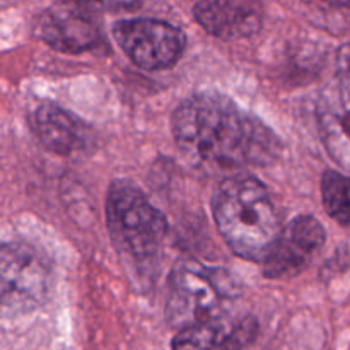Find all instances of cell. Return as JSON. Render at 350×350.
<instances>
[{
	"label": "cell",
	"instance_id": "cell-1",
	"mask_svg": "<svg viewBox=\"0 0 350 350\" xmlns=\"http://www.w3.org/2000/svg\"><path fill=\"white\" fill-rule=\"evenodd\" d=\"M171 126L178 149L205 170L269 166L282 152L273 130L221 92L188 96Z\"/></svg>",
	"mask_w": 350,
	"mask_h": 350
},
{
	"label": "cell",
	"instance_id": "cell-4",
	"mask_svg": "<svg viewBox=\"0 0 350 350\" xmlns=\"http://www.w3.org/2000/svg\"><path fill=\"white\" fill-rule=\"evenodd\" d=\"M109 236L123 256L135 263L157 258L167 236V221L147 195L130 181L116 180L106 197Z\"/></svg>",
	"mask_w": 350,
	"mask_h": 350
},
{
	"label": "cell",
	"instance_id": "cell-7",
	"mask_svg": "<svg viewBox=\"0 0 350 350\" xmlns=\"http://www.w3.org/2000/svg\"><path fill=\"white\" fill-rule=\"evenodd\" d=\"M325 229L313 215H297L280 232L263 265L267 279H291L310 267L325 245Z\"/></svg>",
	"mask_w": 350,
	"mask_h": 350
},
{
	"label": "cell",
	"instance_id": "cell-10",
	"mask_svg": "<svg viewBox=\"0 0 350 350\" xmlns=\"http://www.w3.org/2000/svg\"><path fill=\"white\" fill-rule=\"evenodd\" d=\"M258 337V323L253 317L232 313L180 330L173 350H250Z\"/></svg>",
	"mask_w": 350,
	"mask_h": 350
},
{
	"label": "cell",
	"instance_id": "cell-11",
	"mask_svg": "<svg viewBox=\"0 0 350 350\" xmlns=\"http://www.w3.org/2000/svg\"><path fill=\"white\" fill-rule=\"evenodd\" d=\"M31 129L38 140L58 156L79 152L91 140L88 125L55 103L44 101L31 115Z\"/></svg>",
	"mask_w": 350,
	"mask_h": 350
},
{
	"label": "cell",
	"instance_id": "cell-8",
	"mask_svg": "<svg viewBox=\"0 0 350 350\" xmlns=\"http://www.w3.org/2000/svg\"><path fill=\"white\" fill-rule=\"evenodd\" d=\"M36 33L48 46L74 55L96 50L103 41L94 14L82 2L60 3L48 9L38 19Z\"/></svg>",
	"mask_w": 350,
	"mask_h": 350
},
{
	"label": "cell",
	"instance_id": "cell-2",
	"mask_svg": "<svg viewBox=\"0 0 350 350\" xmlns=\"http://www.w3.org/2000/svg\"><path fill=\"white\" fill-rule=\"evenodd\" d=\"M212 214L229 248L250 262H265L284 229L269 188L253 174L222 180L212 197Z\"/></svg>",
	"mask_w": 350,
	"mask_h": 350
},
{
	"label": "cell",
	"instance_id": "cell-12",
	"mask_svg": "<svg viewBox=\"0 0 350 350\" xmlns=\"http://www.w3.org/2000/svg\"><path fill=\"white\" fill-rule=\"evenodd\" d=\"M193 14L208 34L226 41L248 38L262 27L258 10L234 0H200Z\"/></svg>",
	"mask_w": 350,
	"mask_h": 350
},
{
	"label": "cell",
	"instance_id": "cell-6",
	"mask_svg": "<svg viewBox=\"0 0 350 350\" xmlns=\"http://www.w3.org/2000/svg\"><path fill=\"white\" fill-rule=\"evenodd\" d=\"M118 46L144 70H163L176 64L187 46L183 31L166 21L125 19L113 27Z\"/></svg>",
	"mask_w": 350,
	"mask_h": 350
},
{
	"label": "cell",
	"instance_id": "cell-13",
	"mask_svg": "<svg viewBox=\"0 0 350 350\" xmlns=\"http://www.w3.org/2000/svg\"><path fill=\"white\" fill-rule=\"evenodd\" d=\"M321 198L325 211L338 224L350 226V176L328 170L321 176Z\"/></svg>",
	"mask_w": 350,
	"mask_h": 350
},
{
	"label": "cell",
	"instance_id": "cell-14",
	"mask_svg": "<svg viewBox=\"0 0 350 350\" xmlns=\"http://www.w3.org/2000/svg\"><path fill=\"white\" fill-rule=\"evenodd\" d=\"M337 67L342 75H350V43L344 44L337 53Z\"/></svg>",
	"mask_w": 350,
	"mask_h": 350
},
{
	"label": "cell",
	"instance_id": "cell-15",
	"mask_svg": "<svg viewBox=\"0 0 350 350\" xmlns=\"http://www.w3.org/2000/svg\"><path fill=\"white\" fill-rule=\"evenodd\" d=\"M325 2L332 3V5H342V7H350V0H325Z\"/></svg>",
	"mask_w": 350,
	"mask_h": 350
},
{
	"label": "cell",
	"instance_id": "cell-5",
	"mask_svg": "<svg viewBox=\"0 0 350 350\" xmlns=\"http://www.w3.org/2000/svg\"><path fill=\"white\" fill-rule=\"evenodd\" d=\"M2 306L10 311H27L41 306L50 296V260L29 243L9 241L0 253Z\"/></svg>",
	"mask_w": 350,
	"mask_h": 350
},
{
	"label": "cell",
	"instance_id": "cell-3",
	"mask_svg": "<svg viewBox=\"0 0 350 350\" xmlns=\"http://www.w3.org/2000/svg\"><path fill=\"white\" fill-rule=\"evenodd\" d=\"M241 293V282L229 270L197 260H181L167 279L166 320L178 332L185 330L231 313L229 310Z\"/></svg>",
	"mask_w": 350,
	"mask_h": 350
},
{
	"label": "cell",
	"instance_id": "cell-9",
	"mask_svg": "<svg viewBox=\"0 0 350 350\" xmlns=\"http://www.w3.org/2000/svg\"><path fill=\"white\" fill-rule=\"evenodd\" d=\"M317 125L328 156L350 173V75H338L317 99Z\"/></svg>",
	"mask_w": 350,
	"mask_h": 350
}]
</instances>
